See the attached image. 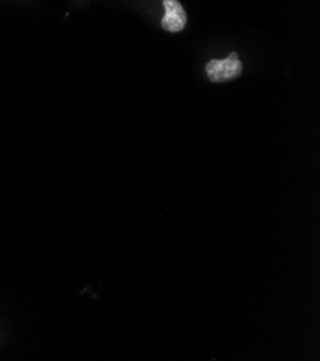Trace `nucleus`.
<instances>
[{
	"instance_id": "1",
	"label": "nucleus",
	"mask_w": 320,
	"mask_h": 361,
	"mask_svg": "<svg viewBox=\"0 0 320 361\" xmlns=\"http://www.w3.org/2000/svg\"><path fill=\"white\" fill-rule=\"evenodd\" d=\"M205 71L211 82H224V81L237 78L241 74L243 65L238 59V55L234 52L223 61L220 59L210 61L205 66Z\"/></svg>"
},
{
	"instance_id": "2",
	"label": "nucleus",
	"mask_w": 320,
	"mask_h": 361,
	"mask_svg": "<svg viewBox=\"0 0 320 361\" xmlns=\"http://www.w3.org/2000/svg\"><path fill=\"white\" fill-rule=\"evenodd\" d=\"M165 16L161 20V26L168 32H180L187 25V15L179 0H164Z\"/></svg>"
}]
</instances>
